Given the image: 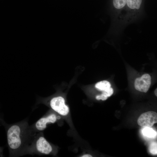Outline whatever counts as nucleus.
I'll return each mask as SVG.
<instances>
[{
	"label": "nucleus",
	"mask_w": 157,
	"mask_h": 157,
	"mask_svg": "<svg viewBox=\"0 0 157 157\" xmlns=\"http://www.w3.org/2000/svg\"><path fill=\"white\" fill-rule=\"evenodd\" d=\"M36 147L38 152L45 154H50L52 150L50 144L42 137H40L36 141Z\"/></svg>",
	"instance_id": "obj_6"
},
{
	"label": "nucleus",
	"mask_w": 157,
	"mask_h": 157,
	"mask_svg": "<svg viewBox=\"0 0 157 157\" xmlns=\"http://www.w3.org/2000/svg\"><path fill=\"white\" fill-rule=\"evenodd\" d=\"M157 144L156 142H153L150 145L149 150L150 152L153 155H156L157 154Z\"/></svg>",
	"instance_id": "obj_10"
},
{
	"label": "nucleus",
	"mask_w": 157,
	"mask_h": 157,
	"mask_svg": "<svg viewBox=\"0 0 157 157\" xmlns=\"http://www.w3.org/2000/svg\"><path fill=\"white\" fill-rule=\"evenodd\" d=\"M151 83V78L147 74L143 75L141 77L136 78L135 81V89L140 92H147Z\"/></svg>",
	"instance_id": "obj_5"
},
{
	"label": "nucleus",
	"mask_w": 157,
	"mask_h": 157,
	"mask_svg": "<svg viewBox=\"0 0 157 157\" xmlns=\"http://www.w3.org/2000/svg\"><path fill=\"white\" fill-rule=\"evenodd\" d=\"M154 94L155 95L157 96V89L156 88L154 91Z\"/></svg>",
	"instance_id": "obj_14"
},
{
	"label": "nucleus",
	"mask_w": 157,
	"mask_h": 157,
	"mask_svg": "<svg viewBox=\"0 0 157 157\" xmlns=\"http://www.w3.org/2000/svg\"><path fill=\"white\" fill-rule=\"evenodd\" d=\"M57 119V117L55 114H50L46 117H42L39 119L35 123V127L38 130L43 131L46 128L47 123H54Z\"/></svg>",
	"instance_id": "obj_7"
},
{
	"label": "nucleus",
	"mask_w": 157,
	"mask_h": 157,
	"mask_svg": "<svg viewBox=\"0 0 157 157\" xmlns=\"http://www.w3.org/2000/svg\"><path fill=\"white\" fill-rule=\"evenodd\" d=\"M50 104L52 109L61 115H66L69 113V108L65 104V99L62 97L53 98Z\"/></svg>",
	"instance_id": "obj_4"
},
{
	"label": "nucleus",
	"mask_w": 157,
	"mask_h": 157,
	"mask_svg": "<svg viewBox=\"0 0 157 157\" xmlns=\"http://www.w3.org/2000/svg\"><path fill=\"white\" fill-rule=\"evenodd\" d=\"M142 133L144 136L149 138H153L156 135V132L150 127H145L142 131Z\"/></svg>",
	"instance_id": "obj_9"
},
{
	"label": "nucleus",
	"mask_w": 157,
	"mask_h": 157,
	"mask_svg": "<svg viewBox=\"0 0 157 157\" xmlns=\"http://www.w3.org/2000/svg\"><path fill=\"white\" fill-rule=\"evenodd\" d=\"M104 91L106 92L108 97L111 96L113 93V89L111 87Z\"/></svg>",
	"instance_id": "obj_12"
},
{
	"label": "nucleus",
	"mask_w": 157,
	"mask_h": 157,
	"mask_svg": "<svg viewBox=\"0 0 157 157\" xmlns=\"http://www.w3.org/2000/svg\"><path fill=\"white\" fill-rule=\"evenodd\" d=\"M95 87L99 90L104 91L110 87L111 84L108 81L104 80L97 82Z\"/></svg>",
	"instance_id": "obj_8"
},
{
	"label": "nucleus",
	"mask_w": 157,
	"mask_h": 157,
	"mask_svg": "<svg viewBox=\"0 0 157 157\" xmlns=\"http://www.w3.org/2000/svg\"><path fill=\"white\" fill-rule=\"evenodd\" d=\"M21 129L17 125L11 126L7 131V140L8 145L13 149L19 148L22 143L20 136Z\"/></svg>",
	"instance_id": "obj_2"
},
{
	"label": "nucleus",
	"mask_w": 157,
	"mask_h": 157,
	"mask_svg": "<svg viewBox=\"0 0 157 157\" xmlns=\"http://www.w3.org/2000/svg\"><path fill=\"white\" fill-rule=\"evenodd\" d=\"M144 0H112V6L117 18L128 23L139 15Z\"/></svg>",
	"instance_id": "obj_1"
},
{
	"label": "nucleus",
	"mask_w": 157,
	"mask_h": 157,
	"mask_svg": "<svg viewBox=\"0 0 157 157\" xmlns=\"http://www.w3.org/2000/svg\"><path fill=\"white\" fill-rule=\"evenodd\" d=\"M81 157H92V156L89 154H84Z\"/></svg>",
	"instance_id": "obj_13"
},
{
	"label": "nucleus",
	"mask_w": 157,
	"mask_h": 157,
	"mask_svg": "<svg viewBox=\"0 0 157 157\" xmlns=\"http://www.w3.org/2000/svg\"><path fill=\"white\" fill-rule=\"evenodd\" d=\"M108 97L106 92L105 91H102V93L100 95H97L96 97V98L98 100L101 99L103 101H104L107 99Z\"/></svg>",
	"instance_id": "obj_11"
},
{
	"label": "nucleus",
	"mask_w": 157,
	"mask_h": 157,
	"mask_svg": "<svg viewBox=\"0 0 157 157\" xmlns=\"http://www.w3.org/2000/svg\"><path fill=\"white\" fill-rule=\"evenodd\" d=\"M157 122V113L149 111L142 114L138 118L137 123L140 126L144 127H151Z\"/></svg>",
	"instance_id": "obj_3"
}]
</instances>
